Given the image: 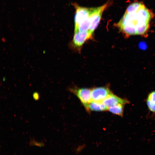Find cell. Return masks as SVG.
I'll return each mask as SVG.
<instances>
[{"instance_id":"30bf717a","label":"cell","mask_w":155,"mask_h":155,"mask_svg":"<svg viewBox=\"0 0 155 155\" xmlns=\"http://www.w3.org/2000/svg\"><path fill=\"white\" fill-rule=\"evenodd\" d=\"M125 105L123 104H119L108 108V110L113 114L122 117L123 114L124 107Z\"/></svg>"},{"instance_id":"7a4b0ae2","label":"cell","mask_w":155,"mask_h":155,"mask_svg":"<svg viewBox=\"0 0 155 155\" xmlns=\"http://www.w3.org/2000/svg\"><path fill=\"white\" fill-rule=\"evenodd\" d=\"M109 4V2H108L100 6L90 8L89 17L90 24L89 31L93 33L100 21L103 11Z\"/></svg>"},{"instance_id":"5b68a950","label":"cell","mask_w":155,"mask_h":155,"mask_svg":"<svg viewBox=\"0 0 155 155\" xmlns=\"http://www.w3.org/2000/svg\"><path fill=\"white\" fill-rule=\"evenodd\" d=\"M92 101L102 102L112 92L109 88L101 87L93 88L91 90Z\"/></svg>"},{"instance_id":"ba28073f","label":"cell","mask_w":155,"mask_h":155,"mask_svg":"<svg viewBox=\"0 0 155 155\" xmlns=\"http://www.w3.org/2000/svg\"><path fill=\"white\" fill-rule=\"evenodd\" d=\"M87 111H102L108 110V108L102 102L92 101L84 106Z\"/></svg>"},{"instance_id":"9c48e42d","label":"cell","mask_w":155,"mask_h":155,"mask_svg":"<svg viewBox=\"0 0 155 155\" xmlns=\"http://www.w3.org/2000/svg\"><path fill=\"white\" fill-rule=\"evenodd\" d=\"M146 103L149 111L155 114V90L150 92L148 94Z\"/></svg>"},{"instance_id":"277c9868","label":"cell","mask_w":155,"mask_h":155,"mask_svg":"<svg viewBox=\"0 0 155 155\" xmlns=\"http://www.w3.org/2000/svg\"><path fill=\"white\" fill-rule=\"evenodd\" d=\"M75 10L74 17V30L82 22L89 17L90 8L81 7L76 3L73 4Z\"/></svg>"},{"instance_id":"4fadbf2b","label":"cell","mask_w":155,"mask_h":155,"mask_svg":"<svg viewBox=\"0 0 155 155\" xmlns=\"http://www.w3.org/2000/svg\"><path fill=\"white\" fill-rule=\"evenodd\" d=\"M32 97L35 100H38L40 98V95L38 92H34L32 94Z\"/></svg>"},{"instance_id":"52a82bcc","label":"cell","mask_w":155,"mask_h":155,"mask_svg":"<svg viewBox=\"0 0 155 155\" xmlns=\"http://www.w3.org/2000/svg\"><path fill=\"white\" fill-rule=\"evenodd\" d=\"M102 102L108 108L119 104L126 105L129 103L127 99L121 98L112 93Z\"/></svg>"},{"instance_id":"8992f818","label":"cell","mask_w":155,"mask_h":155,"mask_svg":"<svg viewBox=\"0 0 155 155\" xmlns=\"http://www.w3.org/2000/svg\"><path fill=\"white\" fill-rule=\"evenodd\" d=\"M93 33L89 31L84 32H74L72 41L73 46L77 48H80L87 40L91 39Z\"/></svg>"},{"instance_id":"8fae6325","label":"cell","mask_w":155,"mask_h":155,"mask_svg":"<svg viewBox=\"0 0 155 155\" xmlns=\"http://www.w3.org/2000/svg\"><path fill=\"white\" fill-rule=\"evenodd\" d=\"M90 22L89 18L81 23L77 28L74 30V32H86L89 31L90 26Z\"/></svg>"},{"instance_id":"6da1fadb","label":"cell","mask_w":155,"mask_h":155,"mask_svg":"<svg viewBox=\"0 0 155 155\" xmlns=\"http://www.w3.org/2000/svg\"><path fill=\"white\" fill-rule=\"evenodd\" d=\"M152 18L151 13L142 3L130 5L116 26L125 35H143L148 30Z\"/></svg>"},{"instance_id":"3957f363","label":"cell","mask_w":155,"mask_h":155,"mask_svg":"<svg viewBox=\"0 0 155 155\" xmlns=\"http://www.w3.org/2000/svg\"><path fill=\"white\" fill-rule=\"evenodd\" d=\"M69 90L78 97L84 106L92 101L91 90L90 89L75 87Z\"/></svg>"},{"instance_id":"7c38bea8","label":"cell","mask_w":155,"mask_h":155,"mask_svg":"<svg viewBox=\"0 0 155 155\" xmlns=\"http://www.w3.org/2000/svg\"><path fill=\"white\" fill-rule=\"evenodd\" d=\"M86 148V145L84 144L78 145L75 148L74 152L76 154H79L84 150Z\"/></svg>"}]
</instances>
